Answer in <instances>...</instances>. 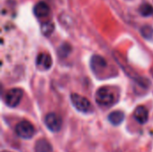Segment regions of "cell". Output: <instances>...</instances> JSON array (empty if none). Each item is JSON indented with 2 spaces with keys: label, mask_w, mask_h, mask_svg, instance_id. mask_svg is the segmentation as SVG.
Returning a JSON list of instances; mask_svg holds the SVG:
<instances>
[{
  "label": "cell",
  "mask_w": 153,
  "mask_h": 152,
  "mask_svg": "<svg viewBox=\"0 0 153 152\" xmlns=\"http://www.w3.org/2000/svg\"><path fill=\"white\" fill-rule=\"evenodd\" d=\"M95 99L96 102L102 107H110L115 103L116 100L114 92L107 87H101L97 90L95 94Z\"/></svg>",
  "instance_id": "cell-1"
},
{
  "label": "cell",
  "mask_w": 153,
  "mask_h": 152,
  "mask_svg": "<svg viewBox=\"0 0 153 152\" xmlns=\"http://www.w3.org/2000/svg\"><path fill=\"white\" fill-rule=\"evenodd\" d=\"M16 134L22 139H31L35 134V128L33 125L28 121H22L15 126Z\"/></svg>",
  "instance_id": "cell-2"
},
{
  "label": "cell",
  "mask_w": 153,
  "mask_h": 152,
  "mask_svg": "<svg viewBox=\"0 0 153 152\" xmlns=\"http://www.w3.org/2000/svg\"><path fill=\"white\" fill-rule=\"evenodd\" d=\"M70 99H71V102H72L73 106L79 112L88 113V112L91 111V102L89 101V99H87L83 96H81V95L76 94V93H73L71 95Z\"/></svg>",
  "instance_id": "cell-3"
},
{
  "label": "cell",
  "mask_w": 153,
  "mask_h": 152,
  "mask_svg": "<svg viewBox=\"0 0 153 152\" xmlns=\"http://www.w3.org/2000/svg\"><path fill=\"white\" fill-rule=\"evenodd\" d=\"M22 90L19 88H13L9 90L4 96L5 104L10 108L17 107L22 99Z\"/></svg>",
  "instance_id": "cell-4"
},
{
  "label": "cell",
  "mask_w": 153,
  "mask_h": 152,
  "mask_svg": "<svg viewBox=\"0 0 153 152\" xmlns=\"http://www.w3.org/2000/svg\"><path fill=\"white\" fill-rule=\"evenodd\" d=\"M45 125L48 129L53 133H57L62 128L63 121L60 116L56 115V113H49L45 117Z\"/></svg>",
  "instance_id": "cell-5"
},
{
  "label": "cell",
  "mask_w": 153,
  "mask_h": 152,
  "mask_svg": "<svg viewBox=\"0 0 153 152\" xmlns=\"http://www.w3.org/2000/svg\"><path fill=\"white\" fill-rule=\"evenodd\" d=\"M52 57L47 53H40L36 58V65L41 71L49 70L52 66Z\"/></svg>",
  "instance_id": "cell-6"
},
{
  "label": "cell",
  "mask_w": 153,
  "mask_h": 152,
  "mask_svg": "<svg viewBox=\"0 0 153 152\" xmlns=\"http://www.w3.org/2000/svg\"><path fill=\"white\" fill-rule=\"evenodd\" d=\"M107 65H108V63L105 60V58L99 55L93 56L91 59V66L94 73H99L102 71L104 68L107 67Z\"/></svg>",
  "instance_id": "cell-7"
},
{
  "label": "cell",
  "mask_w": 153,
  "mask_h": 152,
  "mask_svg": "<svg viewBox=\"0 0 153 152\" xmlns=\"http://www.w3.org/2000/svg\"><path fill=\"white\" fill-rule=\"evenodd\" d=\"M134 117L140 125H144L149 119V111L145 107L139 106L134 112Z\"/></svg>",
  "instance_id": "cell-8"
},
{
  "label": "cell",
  "mask_w": 153,
  "mask_h": 152,
  "mask_svg": "<svg viewBox=\"0 0 153 152\" xmlns=\"http://www.w3.org/2000/svg\"><path fill=\"white\" fill-rule=\"evenodd\" d=\"M49 12H50V9H49L48 4L43 1L39 2L34 6V14L38 18H42V17L48 16L49 14Z\"/></svg>",
  "instance_id": "cell-9"
},
{
  "label": "cell",
  "mask_w": 153,
  "mask_h": 152,
  "mask_svg": "<svg viewBox=\"0 0 153 152\" xmlns=\"http://www.w3.org/2000/svg\"><path fill=\"white\" fill-rule=\"evenodd\" d=\"M108 119L113 125H119L123 123L125 119V114L119 110L113 111L108 115Z\"/></svg>",
  "instance_id": "cell-10"
},
{
  "label": "cell",
  "mask_w": 153,
  "mask_h": 152,
  "mask_svg": "<svg viewBox=\"0 0 153 152\" xmlns=\"http://www.w3.org/2000/svg\"><path fill=\"white\" fill-rule=\"evenodd\" d=\"M52 147L46 140H39L35 145V152H51Z\"/></svg>",
  "instance_id": "cell-11"
},
{
  "label": "cell",
  "mask_w": 153,
  "mask_h": 152,
  "mask_svg": "<svg viewBox=\"0 0 153 152\" xmlns=\"http://www.w3.org/2000/svg\"><path fill=\"white\" fill-rule=\"evenodd\" d=\"M55 30V24L53 22H46L41 24V32L44 36H50Z\"/></svg>",
  "instance_id": "cell-12"
},
{
  "label": "cell",
  "mask_w": 153,
  "mask_h": 152,
  "mask_svg": "<svg viewBox=\"0 0 153 152\" xmlns=\"http://www.w3.org/2000/svg\"><path fill=\"white\" fill-rule=\"evenodd\" d=\"M139 13H141V15L144 16V17H148L153 14V7L152 5H151L150 4H143L140 8H139Z\"/></svg>",
  "instance_id": "cell-13"
},
{
  "label": "cell",
  "mask_w": 153,
  "mask_h": 152,
  "mask_svg": "<svg viewBox=\"0 0 153 152\" xmlns=\"http://www.w3.org/2000/svg\"><path fill=\"white\" fill-rule=\"evenodd\" d=\"M141 34L145 39H151V38H152L153 36V29L149 25H145V26L142 27Z\"/></svg>",
  "instance_id": "cell-14"
},
{
  "label": "cell",
  "mask_w": 153,
  "mask_h": 152,
  "mask_svg": "<svg viewBox=\"0 0 153 152\" xmlns=\"http://www.w3.org/2000/svg\"><path fill=\"white\" fill-rule=\"evenodd\" d=\"M71 52V47L68 44H64L58 48V54L62 57H65Z\"/></svg>",
  "instance_id": "cell-15"
}]
</instances>
